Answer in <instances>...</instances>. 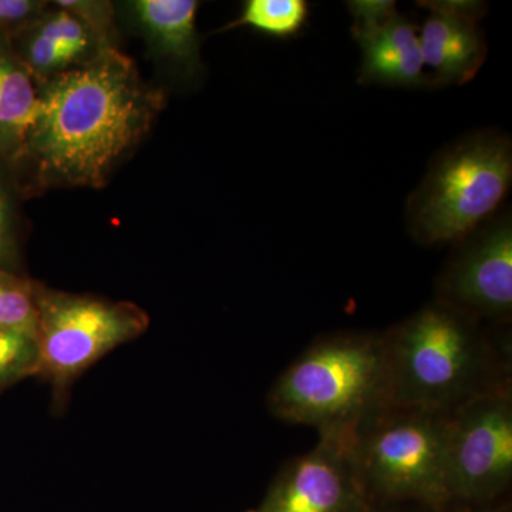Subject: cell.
<instances>
[{
	"label": "cell",
	"instance_id": "17",
	"mask_svg": "<svg viewBox=\"0 0 512 512\" xmlns=\"http://www.w3.org/2000/svg\"><path fill=\"white\" fill-rule=\"evenodd\" d=\"M16 184L12 168L0 160V268L13 274H19L20 266Z\"/></svg>",
	"mask_w": 512,
	"mask_h": 512
},
{
	"label": "cell",
	"instance_id": "4",
	"mask_svg": "<svg viewBox=\"0 0 512 512\" xmlns=\"http://www.w3.org/2000/svg\"><path fill=\"white\" fill-rule=\"evenodd\" d=\"M447 416L389 406L355 431L353 461L370 504L451 512Z\"/></svg>",
	"mask_w": 512,
	"mask_h": 512
},
{
	"label": "cell",
	"instance_id": "23",
	"mask_svg": "<svg viewBox=\"0 0 512 512\" xmlns=\"http://www.w3.org/2000/svg\"><path fill=\"white\" fill-rule=\"evenodd\" d=\"M252 512H254V511H252Z\"/></svg>",
	"mask_w": 512,
	"mask_h": 512
},
{
	"label": "cell",
	"instance_id": "2",
	"mask_svg": "<svg viewBox=\"0 0 512 512\" xmlns=\"http://www.w3.org/2000/svg\"><path fill=\"white\" fill-rule=\"evenodd\" d=\"M390 406L448 413L504 384L491 380L478 320L437 301L383 335Z\"/></svg>",
	"mask_w": 512,
	"mask_h": 512
},
{
	"label": "cell",
	"instance_id": "21",
	"mask_svg": "<svg viewBox=\"0 0 512 512\" xmlns=\"http://www.w3.org/2000/svg\"><path fill=\"white\" fill-rule=\"evenodd\" d=\"M367 512H430L416 505H373Z\"/></svg>",
	"mask_w": 512,
	"mask_h": 512
},
{
	"label": "cell",
	"instance_id": "12",
	"mask_svg": "<svg viewBox=\"0 0 512 512\" xmlns=\"http://www.w3.org/2000/svg\"><path fill=\"white\" fill-rule=\"evenodd\" d=\"M40 110L39 87L12 40L0 33V160L18 173Z\"/></svg>",
	"mask_w": 512,
	"mask_h": 512
},
{
	"label": "cell",
	"instance_id": "6",
	"mask_svg": "<svg viewBox=\"0 0 512 512\" xmlns=\"http://www.w3.org/2000/svg\"><path fill=\"white\" fill-rule=\"evenodd\" d=\"M39 370L53 390V406H66L80 376L110 352L146 333L150 318L131 302L52 291L36 284Z\"/></svg>",
	"mask_w": 512,
	"mask_h": 512
},
{
	"label": "cell",
	"instance_id": "14",
	"mask_svg": "<svg viewBox=\"0 0 512 512\" xmlns=\"http://www.w3.org/2000/svg\"><path fill=\"white\" fill-rule=\"evenodd\" d=\"M309 10L311 6L305 0H248L238 19L225 29L248 26L264 35L289 39L301 35Z\"/></svg>",
	"mask_w": 512,
	"mask_h": 512
},
{
	"label": "cell",
	"instance_id": "9",
	"mask_svg": "<svg viewBox=\"0 0 512 512\" xmlns=\"http://www.w3.org/2000/svg\"><path fill=\"white\" fill-rule=\"evenodd\" d=\"M353 436H320L309 453L295 458L272 481L254 512H367L352 454Z\"/></svg>",
	"mask_w": 512,
	"mask_h": 512
},
{
	"label": "cell",
	"instance_id": "22",
	"mask_svg": "<svg viewBox=\"0 0 512 512\" xmlns=\"http://www.w3.org/2000/svg\"><path fill=\"white\" fill-rule=\"evenodd\" d=\"M453 512H512L511 505L507 503H497L488 505V507L474 508V510H456Z\"/></svg>",
	"mask_w": 512,
	"mask_h": 512
},
{
	"label": "cell",
	"instance_id": "7",
	"mask_svg": "<svg viewBox=\"0 0 512 512\" xmlns=\"http://www.w3.org/2000/svg\"><path fill=\"white\" fill-rule=\"evenodd\" d=\"M451 512L498 503L512 480V397L507 386L470 397L447 416Z\"/></svg>",
	"mask_w": 512,
	"mask_h": 512
},
{
	"label": "cell",
	"instance_id": "19",
	"mask_svg": "<svg viewBox=\"0 0 512 512\" xmlns=\"http://www.w3.org/2000/svg\"><path fill=\"white\" fill-rule=\"evenodd\" d=\"M45 13V3L35 0H0V33L10 39L30 28Z\"/></svg>",
	"mask_w": 512,
	"mask_h": 512
},
{
	"label": "cell",
	"instance_id": "13",
	"mask_svg": "<svg viewBox=\"0 0 512 512\" xmlns=\"http://www.w3.org/2000/svg\"><path fill=\"white\" fill-rule=\"evenodd\" d=\"M195 0H137L130 3L138 29L160 55L183 64L190 72L197 70L198 35Z\"/></svg>",
	"mask_w": 512,
	"mask_h": 512
},
{
	"label": "cell",
	"instance_id": "3",
	"mask_svg": "<svg viewBox=\"0 0 512 512\" xmlns=\"http://www.w3.org/2000/svg\"><path fill=\"white\" fill-rule=\"evenodd\" d=\"M278 419L319 436H353L390 406L383 336L345 333L313 345L279 376L268 396Z\"/></svg>",
	"mask_w": 512,
	"mask_h": 512
},
{
	"label": "cell",
	"instance_id": "1",
	"mask_svg": "<svg viewBox=\"0 0 512 512\" xmlns=\"http://www.w3.org/2000/svg\"><path fill=\"white\" fill-rule=\"evenodd\" d=\"M40 110L23 167L42 184L103 187L128 151L150 130L163 96L111 47L39 87Z\"/></svg>",
	"mask_w": 512,
	"mask_h": 512
},
{
	"label": "cell",
	"instance_id": "10",
	"mask_svg": "<svg viewBox=\"0 0 512 512\" xmlns=\"http://www.w3.org/2000/svg\"><path fill=\"white\" fill-rule=\"evenodd\" d=\"M419 5L429 10L419 39L433 86L471 82L487 57V40L480 26L484 3L439 0Z\"/></svg>",
	"mask_w": 512,
	"mask_h": 512
},
{
	"label": "cell",
	"instance_id": "20",
	"mask_svg": "<svg viewBox=\"0 0 512 512\" xmlns=\"http://www.w3.org/2000/svg\"><path fill=\"white\" fill-rule=\"evenodd\" d=\"M348 9L353 16L352 32L375 28L397 13L392 0H355L348 2Z\"/></svg>",
	"mask_w": 512,
	"mask_h": 512
},
{
	"label": "cell",
	"instance_id": "16",
	"mask_svg": "<svg viewBox=\"0 0 512 512\" xmlns=\"http://www.w3.org/2000/svg\"><path fill=\"white\" fill-rule=\"evenodd\" d=\"M39 348L35 336L0 328V393L22 380L37 376Z\"/></svg>",
	"mask_w": 512,
	"mask_h": 512
},
{
	"label": "cell",
	"instance_id": "15",
	"mask_svg": "<svg viewBox=\"0 0 512 512\" xmlns=\"http://www.w3.org/2000/svg\"><path fill=\"white\" fill-rule=\"evenodd\" d=\"M0 328L35 336L37 309L35 282L0 268Z\"/></svg>",
	"mask_w": 512,
	"mask_h": 512
},
{
	"label": "cell",
	"instance_id": "18",
	"mask_svg": "<svg viewBox=\"0 0 512 512\" xmlns=\"http://www.w3.org/2000/svg\"><path fill=\"white\" fill-rule=\"evenodd\" d=\"M29 29L56 45L79 53L80 56L92 45V30L84 25L82 19L66 9L60 8L59 12L50 13L49 16L43 13Z\"/></svg>",
	"mask_w": 512,
	"mask_h": 512
},
{
	"label": "cell",
	"instance_id": "5",
	"mask_svg": "<svg viewBox=\"0 0 512 512\" xmlns=\"http://www.w3.org/2000/svg\"><path fill=\"white\" fill-rule=\"evenodd\" d=\"M511 184L510 138L495 131L463 138L434 158L410 195L406 205L410 234L429 247L458 244L494 218Z\"/></svg>",
	"mask_w": 512,
	"mask_h": 512
},
{
	"label": "cell",
	"instance_id": "8",
	"mask_svg": "<svg viewBox=\"0 0 512 512\" xmlns=\"http://www.w3.org/2000/svg\"><path fill=\"white\" fill-rule=\"evenodd\" d=\"M439 301L478 320H507L512 312L510 212L491 218L458 242L439 282Z\"/></svg>",
	"mask_w": 512,
	"mask_h": 512
},
{
	"label": "cell",
	"instance_id": "11",
	"mask_svg": "<svg viewBox=\"0 0 512 512\" xmlns=\"http://www.w3.org/2000/svg\"><path fill=\"white\" fill-rule=\"evenodd\" d=\"M352 35L362 49L360 83L404 89L433 86L424 72L419 33L406 16L397 12L382 25Z\"/></svg>",
	"mask_w": 512,
	"mask_h": 512
}]
</instances>
